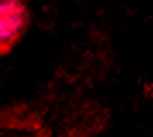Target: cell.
Instances as JSON below:
<instances>
[{"instance_id":"1","label":"cell","mask_w":153,"mask_h":137,"mask_svg":"<svg viewBox=\"0 0 153 137\" xmlns=\"http://www.w3.org/2000/svg\"><path fill=\"white\" fill-rule=\"evenodd\" d=\"M28 9L22 0H0V57L9 53L28 27Z\"/></svg>"}]
</instances>
